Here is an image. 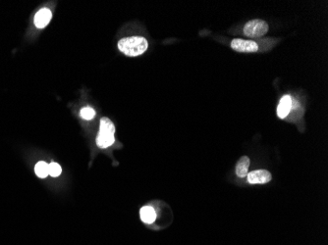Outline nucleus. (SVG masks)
Here are the masks:
<instances>
[{
    "label": "nucleus",
    "instance_id": "7ed1b4c3",
    "mask_svg": "<svg viewBox=\"0 0 328 245\" xmlns=\"http://www.w3.org/2000/svg\"><path fill=\"white\" fill-rule=\"evenodd\" d=\"M269 30L267 23L263 20L255 19L249 21L244 27V35L251 39H257L264 36Z\"/></svg>",
    "mask_w": 328,
    "mask_h": 245
},
{
    "label": "nucleus",
    "instance_id": "f257e3e1",
    "mask_svg": "<svg viewBox=\"0 0 328 245\" xmlns=\"http://www.w3.org/2000/svg\"><path fill=\"white\" fill-rule=\"evenodd\" d=\"M148 47L147 41L142 37H130L118 42V49L126 56L136 57L141 55Z\"/></svg>",
    "mask_w": 328,
    "mask_h": 245
},
{
    "label": "nucleus",
    "instance_id": "0eeeda50",
    "mask_svg": "<svg viewBox=\"0 0 328 245\" xmlns=\"http://www.w3.org/2000/svg\"><path fill=\"white\" fill-rule=\"evenodd\" d=\"M292 108V98L289 95H285L280 99L279 105L277 107V116L280 119H284L289 114Z\"/></svg>",
    "mask_w": 328,
    "mask_h": 245
},
{
    "label": "nucleus",
    "instance_id": "20e7f679",
    "mask_svg": "<svg viewBox=\"0 0 328 245\" xmlns=\"http://www.w3.org/2000/svg\"><path fill=\"white\" fill-rule=\"evenodd\" d=\"M231 47L237 52L243 53H253L258 51V45L253 41H244L240 39L233 40L231 43Z\"/></svg>",
    "mask_w": 328,
    "mask_h": 245
},
{
    "label": "nucleus",
    "instance_id": "9d476101",
    "mask_svg": "<svg viewBox=\"0 0 328 245\" xmlns=\"http://www.w3.org/2000/svg\"><path fill=\"white\" fill-rule=\"evenodd\" d=\"M35 172H36V175L39 178H47L48 176V165H47V163H46L44 161L39 162L35 167Z\"/></svg>",
    "mask_w": 328,
    "mask_h": 245
},
{
    "label": "nucleus",
    "instance_id": "f03ea898",
    "mask_svg": "<svg viewBox=\"0 0 328 245\" xmlns=\"http://www.w3.org/2000/svg\"><path fill=\"white\" fill-rule=\"evenodd\" d=\"M115 127L114 124L108 118H102L100 120L99 133L96 137V144L100 148H107L111 146L115 140L114 137Z\"/></svg>",
    "mask_w": 328,
    "mask_h": 245
},
{
    "label": "nucleus",
    "instance_id": "39448f33",
    "mask_svg": "<svg viewBox=\"0 0 328 245\" xmlns=\"http://www.w3.org/2000/svg\"><path fill=\"white\" fill-rule=\"evenodd\" d=\"M248 181L251 184H263L271 180V174L266 170H257L249 173Z\"/></svg>",
    "mask_w": 328,
    "mask_h": 245
},
{
    "label": "nucleus",
    "instance_id": "423d86ee",
    "mask_svg": "<svg viewBox=\"0 0 328 245\" xmlns=\"http://www.w3.org/2000/svg\"><path fill=\"white\" fill-rule=\"evenodd\" d=\"M52 14L51 11L47 8H44L41 9L35 16V25L37 28L39 29H44L45 27H47L50 20H51Z\"/></svg>",
    "mask_w": 328,
    "mask_h": 245
},
{
    "label": "nucleus",
    "instance_id": "9b49d317",
    "mask_svg": "<svg viewBox=\"0 0 328 245\" xmlns=\"http://www.w3.org/2000/svg\"><path fill=\"white\" fill-rule=\"evenodd\" d=\"M61 173H62V169H61L59 164L52 162L48 165V175L49 176H51L53 178H56V177L60 176Z\"/></svg>",
    "mask_w": 328,
    "mask_h": 245
},
{
    "label": "nucleus",
    "instance_id": "6e6552de",
    "mask_svg": "<svg viewBox=\"0 0 328 245\" xmlns=\"http://www.w3.org/2000/svg\"><path fill=\"white\" fill-rule=\"evenodd\" d=\"M140 216L144 223H152L156 219V212L150 206H144L140 211Z\"/></svg>",
    "mask_w": 328,
    "mask_h": 245
},
{
    "label": "nucleus",
    "instance_id": "f8f14e48",
    "mask_svg": "<svg viewBox=\"0 0 328 245\" xmlns=\"http://www.w3.org/2000/svg\"><path fill=\"white\" fill-rule=\"evenodd\" d=\"M80 115L81 117L84 119V120H87V121H90V120H93L95 116V111L92 108V107H85L81 110L80 112Z\"/></svg>",
    "mask_w": 328,
    "mask_h": 245
},
{
    "label": "nucleus",
    "instance_id": "1a4fd4ad",
    "mask_svg": "<svg viewBox=\"0 0 328 245\" xmlns=\"http://www.w3.org/2000/svg\"><path fill=\"white\" fill-rule=\"evenodd\" d=\"M250 159L247 156H243L240 158L237 166H236V175L239 178H245L248 175L249 167H250Z\"/></svg>",
    "mask_w": 328,
    "mask_h": 245
}]
</instances>
